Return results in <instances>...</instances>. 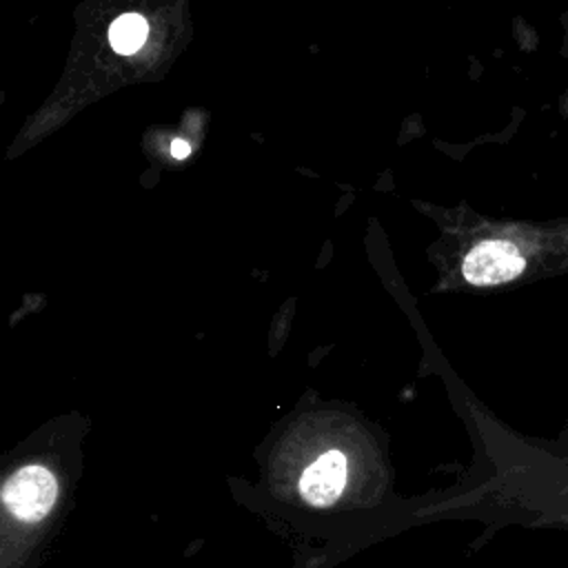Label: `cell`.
Here are the masks:
<instances>
[{
	"mask_svg": "<svg viewBox=\"0 0 568 568\" xmlns=\"http://www.w3.org/2000/svg\"><path fill=\"white\" fill-rule=\"evenodd\" d=\"M55 495L58 481L53 473L38 464H29L16 470L2 488L4 506L13 517L22 521L42 519L53 508Z\"/></svg>",
	"mask_w": 568,
	"mask_h": 568,
	"instance_id": "6da1fadb",
	"label": "cell"
},
{
	"mask_svg": "<svg viewBox=\"0 0 568 568\" xmlns=\"http://www.w3.org/2000/svg\"><path fill=\"white\" fill-rule=\"evenodd\" d=\"M524 257L513 242L490 240L477 244L464 260V277L477 286L501 284L524 271Z\"/></svg>",
	"mask_w": 568,
	"mask_h": 568,
	"instance_id": "7a4b0ae2",
	"label": "cell"
},
{
	"mask_svg": "<svg viewBox=\"0 0 568 568\" xmlns=\"http://www.w3.org/2000/svg\"><path fill=\"white\" fill-rule=\"evenodd\" d=\"M344 484L346 457L339 450H328L304 470L300 479V490L308 504L328 506L342 495Z\"/></svg>",
	"mask_w": 568,
	"mask_h": 568,
	"instance_id": "3957f363",
	"label": "cell"
},
{
	"mask_svg": "<svg viewBox=\"0 0 568 568\" xmlns=\"http://www.w3.org/2000/svg\"><path fill=\"white\" fill-rule=\"evenodd\" d=\"M146 20L138 13H126V16H120L111 29H109V40H111V47L118 51V53H135L142 44H144V38H146Z\"/></svg>",
	"mask_w": 568,
	"mask_h": 568,
	"instance_id": "277c9868",
	"label": "cell"
},
{
	"mask_svg": "<svg viewBox=\"0 0 568 568\" xmlns=\"http://www.w3.org/2000/svg\"><path fill=\"white\" fill-rule=\"evenodd\" d=\"M189 151H191L189 142H184V140H173V142H171V153H173V158H186Z\"/></svg>",
	"mask_w": 568,
	"mask_h": 568,
	"instance_id": "5b68a950",
	"label": "cell"
}]
</instances>
